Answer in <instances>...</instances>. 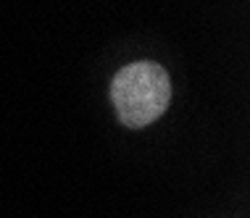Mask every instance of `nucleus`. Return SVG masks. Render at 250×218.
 <instances>
[{
    "label": "nucleus",
    "mask_w": 250,
    "mask_h": 218,
    "mask_svg": "<svg viewBox=\"0 0 250 218\" xmlns=\"http://www.w3.org/2000/svg\"><path fill=\"white\" fill-rule=\"evenodd\" d=\"M111 100L121 124L143 129L158 121L171 105V79L164 66L153 60H137L113 77Z\"/></svg>",
    "instance_id": "1"
}]
</instances>
